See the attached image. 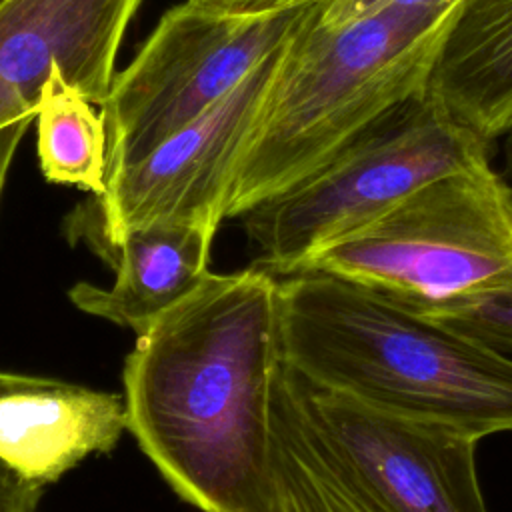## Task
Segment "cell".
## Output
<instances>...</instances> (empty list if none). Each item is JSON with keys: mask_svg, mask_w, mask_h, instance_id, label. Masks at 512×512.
I'll list each match as a JSON object with an SVG mask.
<instances>
[{"mask_svg": "<svg viewBox=\"0 0 512 512\" xmlns=\"http://www.w3.org/2000/svg\"><path fill=\"white\" fill-rule=\"evenodd\" d=\"M4 2H6V0H0V6H2V4H4Z\"/></svg>", "mask_w": 512, "mask_h": 512, "instance_id": "obj_21", "label": "cell"}, {"mask_svg": "<svg viewBox=\"0 0 512 512\" xmlns=\"http://www.w3.org/2000/svg\"><path fill=\"white\" fill-rule=\"evenodd\" d=\"M288 372L316 436L382 510L488 512L474 436L314 388Z\"/></svg>", "mask_w": 512, "mask_h": 512, "instance_id": "obj_8", "label": "cell"}, {"mask_svg": "<svg viewBox=\"0 0 512 512\" xmlns=\"http://www.w3.org/2000/svg\"><path fill=\"white\" fill-rule=\"evenodd\" d=\"M192 4L222 10V12H236V14H258L270 10H284L292 6L310 4L316 0H188Z\"/></svg>", "mask_w": 512, "mask_h": 512, "instance_id": "obj_18", "label": "cell"}, {"mask_svg": "<svg viewBox=\"0 0 512 512\" xmlns=\"http://www.w3.org/2000/svg\"><path fill=\"white\" fill-rule=\"evenodd\" d=\"M142 0H6L0 6V128L36 118L42 88L60 68L102 106L116 58Z\"/></svg>", "mask_w": 512, "mask_h": 512, "instance_id": "obj_9", "label": "cell"}, {"mask_svg": "<svg viewBox=\"0 0 512 512\" xmlns=\"http://www.w3.org/2000/svg\"><path fill=\"white\" fill-rule=\"evenodd\" d=\"M284 364L280 276L208 272L136 336L122 384L128 430L202 512H276L272 398Z\"/></svg>", "mask_w": 512, "mask_h": 512, "instance_id": "obj_1", "label": "cell"}, {"mask_svg": "<svg viewBox=\"0 0 512 512\" xmlns=\"http://www.w3.org/2000/svg\"><path fill=\"white\" fill-rule=\"evenodd\" d=\"M418 314L512 358V290L440 304Z\"/></svg>", "mask_w": 512, "mask_h": 512, "instance_id": "obj_15", "label": "cell"}, {"mask_svg": "<svg viewBox=\"0 0 512 512\" xmlns=\"http://www.w3.org/2000/svg\"><path fill=\"white\" fill-rule=\"evenodd\" d=\"M306 6L236 14L184 0L166 10L100 106L108 176L142 160L236 88L288 38Z\"/></svg>", "mask_w": 512, "mask_h": 512, "instance_id": "obj_6", "label": "cell"}, {"mask_svg": "<svg viewBox=\"0 0 512 512\" xmlns=\"http://www.w3.org/2000/svg\"><path fill=\"white\" fill-rule=\"evenodd\" d=\"M282 350L314 388L476 440L512 432V358L356 282L280 276Z\"/></svg>", "mask_w": 512, "mask_h": 512, "instance_id": "obj_2", "label": "cell"}, {"mask_svg": "<svg viewBox=\"0 0 512 512\" xmlns=\"http://www.w3.org/2000/svg\"><path fill=\"white\" fill-rule=\"evenodd\" d=\"M424 94L484 142L512 130V0H462Z\"/></svg>", "mask_w": 512, "mask_h": 512, "instance_id": "obj_12", "label": "cell"}, {"mask_svg": "<svg viewBox=\"0 0 512 512\" xmlns=\"http://www.w3.org/2000/svg\"><path fill=\"white\" fill-rule=\"evenodd\" d=\"M460 4L388 8L324 22L310 2L288 36L280 72L240 160L226 218L298 184L386 110L424 92Z\"/></svg>", "mask_w": 512, "mask_h": 512, "instance_id": "obj_3", "label": "cell"}, {"mask_svg": "<svg viewBox=\"0 0 512 512\" xmlns=\"http://www.w3.org/2000/svg\"><path fill=\"white\" fill-rule=\"evenodd\" d=\"M504 160H506V168L512 174V130L506 134V144H504Z\"/></svg>", "mask_w": 512, "mask_h": 512, "instance_id": "obj_20", "label": "cell"}, {"mask_svg": "<svg viewBox=\"0 0 512 512\" xmlns=\"http://www.w3.org/2000/svg\"><path fill=\"white\" fill-rule=\"evenodd\" d=\"M308 270L414 312L512 290V190L490 164L438 178L318 252Z\"/></svg>", "mask_w": 512, "mask_h": 512, "instance_id": "obj_5", "label": "cell"}, {"mask_svg": "<svg viewBox=\"0 0 512 512\" xmlns=\"http://www.w3.org/2000/svg\"><path fill=\"white\" fill-rule=\"evenodd\" d=\"M488 142L424 92L368 124L310 176L240 218L278 276L374 222L426 184L488 162Z\"/></svg>", "mask_w": 512, "mask_h": 512, "instance_id": "obj_4", "label": "cell"}, {"mask_svg": "<svg viewBox=\"0 0 512 512\" xmlns=\"http://www.w3.org/2000/svg\"><path fill=\"white\" fill-rule=\"evenodd\" d=\"M216 232L218 226L198 222H154L116 234L68 228L70 242L84 238L116 272L108 288L78 282L70 302L140 334L202 284Z\"/></svg>", "mask_w": 512, "mask_h": 512, "instance_id": "obj_10", "label": "cell"}, {"mask_svg": "<svg viewBox=\"0 0 512 512\" xmlns=\"http://www.w3.org/2000/svg\"><path fill=\"white\" fill-rule=\"evenodd\" d=\"M32 120L34 118L28 116V118H20V120L0 128V194H2V188H4V182H6L12 158L18 150V144L24 138L26 130L30 128Z\"/></svg>", "mask_w": 512, "mask_h": 512, "instance_id": "obj_19", "label": "cell"}, {"mask_svg": "<svg viewBox=\"0 0 512 512\" xmlns=\"http://www.w3.org/2000/svg\"><path fill=\"white\" fill-rule=\"evenodd\" d=\"M276 512H386L312 430L288 368L272 398Z\"/></svg>", "mask_w": 512, "mask_h": 512, "instance_id": "obj_13", "label": "cell"}, {"mask_svg": "<svg viewBox=\"0 0 512 512\" xmlns=\"http://www.w3.org/2000/svg\"><path fill=\"white\" fill-rule=\"evenodd\" d=\"M462 0H316V12L324 22H346L388 8H450Z\"/></svg>", "mask_w": 512, "mask_h": 512, "instance_id": "obj_16", "label": "cell"}, {"mask_svg": "<svg viewBox=\"0 0 512 512\" xmlns=\"http://www.w3.org/2000/svg\"><path fill=\"white\" fill-rule=\"evenodd\" d=\"M44 486L34 484L0 462V512H40Z\"/></svg>", "mask_w": 512, "mask_h": 512, "instance_id": "obj_17", "label": "cell"}, {"mask_svg": "<svg viewBox=\"0 0 512 512\" xmlns=\"http://www.w3.org/2000/svg\"><path fill=\"white\" fill-rule=\"evenodd\" d=\"M286 42L288 38L200 118L136 164L108 176L106 194L78 206L68 228L116 234L154 222L220 226L240 160L280 72Z\"/></svg>", "mask_w": 512, "mask_h": 512, "instance_id": "obj_7", "label": "cell"}, {"mask_svg": "<svg viewBox=\"0 0 512 512\" xmlns=\"http://www.w3.org/2000/svg\"><path fill=\"white\" fill-rule=\"evenodd\" d=\"M36 154L48 182L92 196L108 188V134L102 110L52 68L36 108Z\"/></svg>", "mask_w": 512, "mask_h": 512, "instance_id": "obj_14", "label": "cell"}, {"mask_svg": "<svg viewBox=\"0 0 512 512\" xmlns=\"http://www.w3.org/2000/svg\"><path fill=\"white\" fill-rule=\"evenodd\" d=\"M128 430L122 394L0 372V462L46 486Z\"/></svg>", "mask_w": 512, "mask_h": 512, "instance_id": "obj_11", "label": "cell"}]
</instances>
